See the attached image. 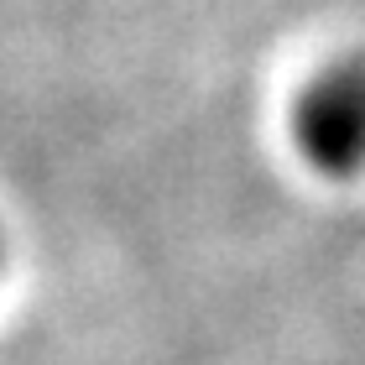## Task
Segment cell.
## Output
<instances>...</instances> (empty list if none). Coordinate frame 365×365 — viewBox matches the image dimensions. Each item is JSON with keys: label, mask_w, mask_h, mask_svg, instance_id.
Segmentation results:
<instances>
[{"label": "cell", "mask_w": 365, "mask_h": 365, "mask_svg": "<svg viewBox=\"0 0 365 365\" xmlns=\"http://www.w3.org/2000/svg\"><path fill=\"white\" fill-rule=\"evenodd\" d=\"M292 130L303 157L329 178L365 173V53L324 63L297 94Z\"/></svg>", "instance_id": "1"}, {"label": "cell", "mask_w": 365, "mask_h": 365, "mask_svg": "<svg viewBox=\"0 0 365 365\" xmlns=\"http://www.w3.org/2000/svg\"><path fill=\"white\" fill-rule=\"evenodd\" d=\"M0 251H6V245H0Z\"/></svg>", "instance_id": "2"}]
</instances>
